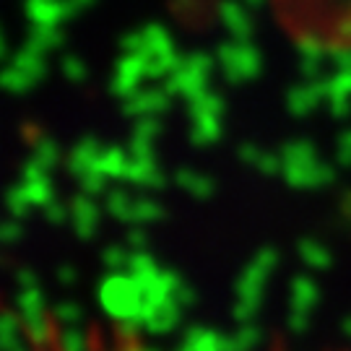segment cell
<instances>
[{"label":"cell","mask_w":351,"mask_h":351,"mask_svg":"<svg viewBox=\"0 0 351 351\" xmlns=\"http://www.w3.org/2000/svg\"><path fill=\"white\" fill-rule=\"evenodd\" d=\"M265 0H245V5H250V8H261Z\"/></svg>","instance_id":"cell-4"},{"label":"cell","mask_w":351,"mask_h":351,"mask_svg":"<svg viewBox=\"0 0 351 351\" xmlns=\"http://www.w3.org/2000/svg\"><path fill=\"white\" fill-rule=\"evenodd\" d=\"M219 16H221V21L224 26L229 29V34L237 39V42H247L252 34V21L247 11H245V5L237 3V0H221V5H219Z\"/></svg>","instance_id":"cell-2"},{"label":"cell","mask_w":351,"mask_h":351,"mask_svg":"<svg viewBox=\"0 0 351 351\" xmlns=\"http://www.w3.org/2000/svg\"><path fill=\"white\" fill-rule=\"evenodd\" d=\"M24 8L34 26H60L75 13L68 0H26Z\"/></svg>","instance_id":"cell-1"},{"label":"cell","mask_w":351,"mask_h":351,"mask_svg":"<svg viewBox=\"0 0 351 351\" xmlns=\"http://www.w3.org/2000/svg\"><path fill=\"white\" fill-rule=\"evenodd\" d=\"M71 5H73V11H84V8H88L94 0H68Z\"/></svg>","instance_id":"cell-3"}]
</instances>
